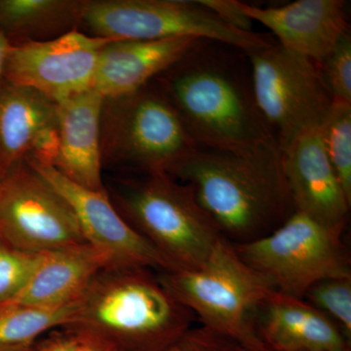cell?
<instances>
[{
    "instance_id": "1",
    "label": "cell",
    "mask_w": 351,
    "mask_h": 351,
    "mask_svg": "<svg viewBox=\"0 0 351 351\" xmlns=\"http://www.w3.org/2000/svg\"><path fill=\"white\" fill-rule=\"evenodd\" d=\"M154 80L199 149L246 154L277 143L258 110L244 51L199 39Z\"/></svg>"
},
{
    "instance_id": "2",
    "label": "cell",
    "mask_w": 351,
    "mask_h": 351,
    "mask_svg": "<svg viewBox=\"0 0 351 351\" xmlns=\"http://www.w3.org/2000/svg\"><path fill=\"white\" fill-rule=\"evenodd\" d=\"M170 176L193 189L223 239L234 245L265 237L295 212L277 143L246 154L198 147Z\"/></svg>"
},
{
    "instance_id": "3",
    "label": "cell",
    "mask_w": 351,
    "mask_h": 351,
    "mask_svg": "<svg viewBox=\"0 0 351 351\" xmlns=\"http://www.w3.org/2000/svg\"><path fill=\"white\" fill-rule=\"evenodd\" d=\"M159 280L141 267L101 269L76 302L69 326L117 351H162L195 319Z\"/></svg>"
},
{
    "instance_id": "4",
    "label": "cell",
    "mask_w": 351,
    "mask_h": 351,
    "mask_svg": "<svg viewBox=\"0 0 351 351\" xmlns=\"http://www.w3.org/2000/svg\"><path fill=\"white\" fill-rule=\"evenodd\" d=\"M119 214L174 270L198 269L223 239L193 189L168 174H144L106 186Z\"/></svg>"
},
{
    "instance_id": "5",
    "label": "cell",
    "mask_w": 351,
    "mask_h": 351,
    "mask_svg": "<svg viewBox=\"0 0 351 351\" xmlns=\"http://www.w3.org/2000/svg\"><path fill=\"white\" fill-rule=\"evenodd\" d=\"M171 295L210 328L239 341L249 351H267L256 332V313L276 291L262 274L221 239L198 269L159 272Z\"/></svg>"
},
{
    "instance_id": "6",
    "label": "cell",
    "mask_w": 351,
    "mask_h": 351,
    "mask_svg": "<svg viewBox=\"0 0 351 351\" xmlns=\"http://www.w3.org/2000/svg\"><path fill=\"white\" fill-rule=\"evenodd\" d=\"M104 166L168 174L197 145L156 80L134 93L105 98L101 107Z\"/></svg>"
},
{
    "instance_id": "7",
    "label": "cell",
    "mask_w": 351,
    "mask_h": 351,
    "mask_svg": "<svg viewBox=\"0 0 351 351\" xmlns=\"http://www.w3.org/2000/svg\"><path fill=\"white\" fill-rule=\"evenodd\" d=\"M343 230L295 211L265 237L233 246L277 292L304 299L319 281L351 278L350 253L341 239Z\"/></svg>"
},
{
    "instance_id": "8",
    "label": "cell",
    "mask_w": 351,
    "mask_h": 351,
    "mask_svg": "<svg viewBox=\"0 0 351 351\" xmlns=\"http://www.w3.org/2000/svg\"><path fill=\"white\" fill-rule=\"evenodd\" d=\"M80 25L91 36L117 40L195 38L246 53L274 43L226 25L198 0H85Z\"/></svg>"
},
{
    "instance_id": "9",
    "label": "cell",
    "mask_w": 351,
    "mask_h": 351,
    "mask_svg": "<svg viewBox=\"0 0 351 351\" xmlns=\"http://www.w3.org/2000/svg\"><path fill=\"white\" fill-rule=\"evenodd\" d=\"M246 54L258 110L281 151L320 127L334 98L319 64L277 43Z\"/></svg>"
},
{
    "instance_id": "10",
    "label": "cell",
    "mask_w": 351,
    "mask_h": 351,
    "mask_svg": "<svg viewBox=\"0 0 351 351\" xmlns=\"http://www.w3.org/2000/svg\"><path fill=\"white\" fill-rule=\"evenodd\" d=\"M0 241L34 254L86 243L66 201L25 160L0 178Z\"/></svg>"
},
{
    "instance_id": "11",
    "label": "cell",
    "mask_w": 351,
    "mask_h": 351,
    "mask_svg": "<svg viewBox=\"0 0 351 351\" xmlns=\"http://www.w3.org/2000/svg\"><path fill=\"white\" fill-rule=\"evenodd\" d=\"M114 40L73 29L50 40L11 44L3 80L60 103L93 89L101 50Z\"/></svg>"
},
{
    "instance_id": "12",
    "label": "cell",
    "mask_w": 351,
    "mask_h": 351,
    "mask_svg": "<svg viewBox=\"0 0 351 351\" xmlns=\"http://www.w3.org/2000/svg\"><path fill=\"white\" fill-rule=\"evenodd\" d=\"M25 161L66 201L85 241L106 258L108 267L173 271L170 263L127 223L108 195L78 186L52 166Z\"/></svg>"
},
{
    "instance_id": "13",
    "label": "cell",
    "mask_w": 351,
    "mask_h": 351,
    "mask_svg": "<svg viewBox=\"0 0 351 351\" xmlns=\"http://www.w3.org/2000/svg\"><path fill=\"white\" fill-rule=\"evenodd\" d=\"M281 152L295 211L323 225L345 228L351 200L328 158L320 127L304 132Z\"/></svg>"
},
{
    "instance_id": "14",
    "label": "cell",
    "mask_w": 351,
    "mask_h": 351,
    "mask_svg": "<svg viewBox=\"0 0 351 351\" xmlns=\"http://www.w3.org/2000/svg\"><path fill=\"white\" fill-rule=\"evenodd\" d=\"M346 6L345 0H298L279 7L241 2L247 16L270 29L277 43L317 64L350 34Z\"/></svg>"
},
{
    "instance_id": "15",
    "label": "cell",
    "mask_w": 351,
    "mask_h": 351,
    "mask_svg": "<svg viewBox=\"0 0 351 351\" xmlns=\"http://www.w3.org/2000/svg\"><path fill=\"white\" fill-rule=\"evenodd\" d=\"M254 324L267 351H339L350 346L324 313L304 299L277 291L258 307Z\"/></svg>"
},
{
    "instance_id": "16",
    "label": "cell",
    "mask_w": 351,
    "mask_h": 351,
    "mask_svg": "<svg viewBox=\"0 0 351 351\" xmlns=\"http://www.w3.org/2000/svg\"><path fill=\"white\" fill-rule=\"evenodd\" d=\"M104 100L91 89L57 104L61 151L54 168L78 186L108 195L101 156Z\"/></svg>"
},
{
    "instance_id": "17",
    "label": "cell",
    "mask_w": 351,
    "mask_h": 351,
    "mask_svg": "<svg viewBox=\"0 0 351 351\" xmlns=\"http://www.w3.org/2000/svg\"><path fill=\"white\" fill-rule=\"evenodd\" d=\"M198 40L172 38L112 41L101 50L93 89L104 98L134 93L177 63Z\"/></svg>"
},
{
    "instance_id": "18",
    "label": "cell",
    "mask_w": 351,
    "mask_h": 351,
    "mask_svg": "<svg viewBox=\"0 0 351 351\" xmlns=\"http://www.w3.org/2000/svg\"><path fill=\"white\" fill-rule=\"evenodd\" d=\"M108 267L106 258L87 243L44 253L27 287L12 302L39 306L71 304Z\"/></svg>"
},
{
    "instance_id": "19",
    "label": "cell",
    "mask_w": 351,
    "mask_h": 351,
    "mask_svg": "<svg viewBox=\"0 0 351 351\" xmlns=\"http://www.w3.org/2000/svg\"><path fill=\"white\" fill-rule=\"evenodd\" d=\"M57 119V104L31 88H0V175L25 160L39 131Z\"/></svg>"
},
{
    "instance_id": "20",
    "label": "cell",
    "mask_w": 351,
    "mask_h": 351,
    "mask_svg": "<svg viewBox=\"0 0 351 351\" xmlns=\"http://www.w3.org/2000/svg\"><path fill=\"white\" fill-rule=\"evenodd\" d=\"M85 0H0V31L11 44L59 38L78 29Z\"/></svg>"
},
{
    "instance_id": "21",
    "label": "cell",
    "mask_w": 351,
    "mask_h": 351,
    "mask_svg": "<svg viewBox=\"0 0 351 351\" xmlns=\"http://www.w3.org/2000/svg\"><path fill=\"white\" fill-rule=\"evenodd\" d=\"M76 302L60 306L17 302L0 304V348H29L46 332L69 326L75 313Z\"/></svg>"
},
{
    "instance_id": "22",
    "label": "cell",
    "mask_w": 351,
    "mask_h": 351,
    "mask_svg": "<svg viewBox=\"0 0 351 351\" xmlns=\"http://www.w3.org/2000/svg\"><path fill=\"white\" fill-rule=\"evenodd\" d=\"M320 132L328 158L351 200V104L334 101Z\"/></svg>"
},
{
    "instance_id": "23",
    "label": "cell",
    "mask_w": 351,
    "mask_h": 351,
    "mask_svg": "<svg viewBox=\"0 0 351 351\" xmlns=\"http://www.w3.org/2000/svg\"><path fill=\"white\" fill-rule=\"evenodd\" d=\"M307 302L336 323L346 338L351 337V278L319 281L307 290Z\"/></svg>"
},
{
    "instance_id": "24",
    "label": "cell",
    "mask_w": 351,
    "mask_h": 351,
    "mask_svg": "<svg viewBox=\"0 0 351 351\" xmlns=\"http://www.w3.org/2000/svg\"><path fill=\"white\" fill-rule=\"evenodd\" d=\"M43 255L19 250L0 241V304L12 302L19 297Z\"/></svg>"
},
{
    "instance_id": "25",
    "label": "cell",
    "mask_w": 351,
    "mask_h": 351,
    "mask_svg": "<svg viewBox=\"0 0 351 351\" xmlns=\"http://www.w3.org/2000/svg\"><path fill=\"white\" fill-rule=\"evenodd\" d=\"M319 64L334 101L351 104V36L346 34Z\"/></svg>"
},
{
    "instance_id": "26",
    "label": "cell",
    "mask_w": 351,
    "mask_h": 351,
    "mask_svg": "<svg viewBox=\"0 0 351 351\" xmlns=\"http://www.w3.org/2000/svg\"><path fill=\"white\" fill-rule=\"evenodd\" d=\"M162 351H249L239 341L202 326L191 327Z\"/></svg>"
},
{
    "instance_id": "27",
    "label": "cell",
    "mask_w": 351,
    "mask_h": 351,
    "mask_svg": "<svg viewBox=\"0 0 351 351\" xmlns=\"http://www.w3.org/2000/svg\"><path fill=\"white\" fill-rule=\"evenodd\" d=\"M60 151L61 140L56 119L38 132L25 158L55 167L59 159Z\"/></svg>"
},
{
    "instance_id": "28",
    "label": "cell",
    "mask_w": 351,
    "mask_h": 351,
    "mask_svg": "<svg viewBox=\"0 0 351 351\" xmlns=\"http://www.w3.org/2000/svg\"><path fill=\"white\" fill-rule=\"evenodd\" d=\"M226 25L244 32H253V21L247 16L237 0H198Z\"/></svg>"
},
{
    "instance_id": "29",
    "label": "cell",
    "mask_w": 351,
    "mask_h": 351,
    "mask_svg": "<svg viewBox=\"0 0 351 351\" xmlns=\"http://www.w3.org/2000/svg\"><path fill=\"white\" fill-rule=\"evenodd\" d=\"M10 41L5 34L0 31V88L3 83L4 64H5L7 53L10 48Z\"/></svg>"
},
{
    "instance_id": "30",
    "label": "cell",
    "mask_w": 351,
    "mask_h": 351,
    "mask_svg": "<svg viewBox=\"0 0 351 351\" xmlns=\"http://www.w3.org/2000/svg\"><path fill=\"white\" fill-rule=\"evenodd\" d=\"M32 348L34 346L29 348H22V350H4V348H0V351H32Z\"/></svg>"
},
{
    "instance_id": "31",
    "label": "cell",
    "mask_w": 351,
    "mask_h": 351,
    "mask_svg": "<svg viewBox=\"0 0 351 351\" xmlns=\"http://www.w3.org/2000/svg\"><path fill=\"white\" fill-rule=\"evenodd\" d=\"M339 351H351L350 346V348H345V350H339Z\"/></svg>"
},
{
    "instance_id": "32",
    "label": "cell",
    "mask_w": 351,
    "mask_h": 351,
    "mask_svg": "<svg viewBox=\"0 0 351 351\" xmlns=\"http://www.w3.org/2000/svg\"><path fill=\"white\" fill-rule=\"evenodd\" d=\"M0 178H1V175H0Z\"/></svg>"
}]
</instances>
